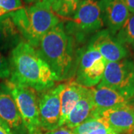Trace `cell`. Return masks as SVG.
<instances>
[{"label":"cell","instance_id":"cell-3","mask_svg":"<svg viewBox=\"0 0 134 134\" xmlns=\"http://www.w3.org/2000/svg\"><path fill=\"white\" fill-rule=\"evenodd\" d=\"M99 2L96 0H82L75 14L69 18L65 31L76 43L84 42L104 27Z\"/></svg>","mask_w":134,"mask_h":134},{"label":"cell","instance_id":"cell-16","mask_svg":"<svg viewBox=\"0 0 134 134\" xmlns=\"http://www.w3.org/2000/svg\"><path fill=\"white\" fill-rule=\"evenodd\" d=\"M23 39L9 14L0 17V51L16 47Z\"/></svg>","mask_w":134,"mask_h":134},{"label":"cell","instance_id":"cell-10","mask_svg":"<svg viewBox=\"0 0 134 134\" xmlns=\"http://www.w3.org/2000/svg\"><path fill=\"white\" fill-rule=\"evenodd\" d=\"M88 44L98 50L107 62H117L128 57L129 52L110 31L100 30L92 35Z\"/></svg>","mask_w":134,"mask_h":134},{"label":"cell","instance_id":"cell-13","mask_svg":"<svg viewBox=\"0 0 134 134\" xmlns=\"http://www.w3.org/2000/svg\"><path fill=\"white\" fill-rule=\"evenodd\" d=\"M95 110L101 111L130 104V100L119 92L105 86L92 88Z\"/></svg>","mask_w":134,"mask_h":134},{"label":"cell","instance_id":"cell-11","mask_svg":"<svg viewBox=\"0 0 134 134\" xmlns=\"http://www.w3.org/2000/svg\"><path fill=\"white\" fill-rule=\"evenodd\" d=\"M98 2L104 25L112 35L115 36L129 17L130 12L121 0H100Z\"/></svg>","mask_w":134,"mask_h":134},{"label":"cell","instance_id":"cell-19","mask_svg":"<svg viewBox=\"0 0 134 134\" xmlns=\"http://www.w3.org/2000/svg\"><path fill=\"white\" fill-rule=\"evenodd\" d=\"M80 2L81 0H61L57 15L63 18H70L75 14Z\"/></svg>","mask_w":134,"mask_h":134},{"label":"cell","instance_id":"cell-8","mask_svg":"<svg viewBox=\"0 0 134 134\" xmlns=\"http://www.w3.org/2000/svg\"><path fill=\"white\" fill-rule=\"evenodd\" d=\"M64 83H60L42 92L39 97L41 129L44 133L59 127L60 119V94Z\"/></svg>","mask_w":134,"mask_h":134},{"label":"cell","instance_id":"cell-20","mask_svg":"<svg viewBox=\"0 0 134 134\" xmlns=\"http://www.w3.org/2000/svg\"><path fill=\"white\" fill-rule=\"evenodd\" d=\"M61 0H35L34 5L50 10L57 14L60 6Z\"/></svg>","mask_w":134,"mask_h":134},{"label":"cell","instance_id":"cell-22","mask_svg":"<svg viewBox=\"0 0 134 134\" xmlns=\"http://www.w3.org/2000/svg\"><path fill=\"white\" fill-rule=\"evenodd\" d=\"M10 76L9 61L0 51V80L8 79Z\"/></svg>","mask_w":134,"mask_h":134},{"label":"cell","instance_id":"cell-30","mask_svg":"<svg viewBox=\"0 0 134 134\" xmlns=\"http://www.w3.org/2000/svg\"><path fill=\"white\" fill-rule=\"evenodd\" d=\"M131 134H134V130H133V131L132 132V133H131Z\"/></svg>","mask_w":134,"mask_h":134},{"label":"cell","instance_id":"cell-28","mask_svg":"<svg viewBox=\"0 0 134 134\" xmlns=\"http://www.w3.org/2000/svg\"><path fill=\"white\" fill-rule=\"evenodd\" d=\"M5 14H7L5 13L3 10L0 8V17H1V16H4V15H5Z\"/></svg>","mask_w":134,"mask_h":134},{"label":"cell","instance_id":"cell-1","mask_svg":"<svg viewBox=\"0 0 134 134\" xmlns=\"http://www.w3.org/2000/svg\"><path fill=\"white\" fill-rule=\"evenodd\" d=\"M10 81L19 86L33 89L37 92L54 86L58 77L37 49L23 40L13 48L9 59Z\"/></svg>","mask_w":134,"mask_h":134},{"label":"cell","instance_id":"cell-17","mask_svg":"<svg viewBox=\"0 0 134 134\" xmlns=\"http://www.w3.org/2000/svg\"><path fill=\"white\" fill-rule=\"evenodd\" d=\"M115 37L125 47L134 48V13H130L125 24L115 34Z\"/></svg>","mask_w":134,"mask_h":134},{"label":"cell","instance_id":"cell-31","mask_svg":"<svg viewBox=\"0 0 134 134\" xmlns=\"http://www.w3.org/2000/svg\"><path fill=\"white\" fill-rule=\"evenodd\" d=\"M115 134H122V133H115Z\"/></svg>","mask_w":134,"mask_h":134},{"label":"cell","instance_id":"cell-4","mask_svg":"<svg viewBox=\"0 0 134 134\" xmlns=\"http://www.w3.org/2000/svg\"><path fill=\"white\" fill-rule=\"evenodd\" d=\"M0 86L8 92L14 98L28 133L44 134L40 121L37 92L19 86L10 80H6Z\"/></svg>","mask_w":134,"mask_h":134},{"label":"cell","instance_id":"cell-26","mask_svg":"<svg viewBox=\"0 0 134 134\" xmlns=\"http://www.w3.org/2000/svg\"><path fill=\"white\" fill-rule=\"evenodd\" d=\"M130 13H134V0H121Z\"/></svg>","mask_w":134,"mask_h":134},{"label":"cell","instance_id":"cell-18","mask_svg":"<svg viewBox=\"0 0 134 134\" xmlns=\"http://www.w3.org/2000/svg\"><path fill=\"white\" fill-rule=\"evenodd\" d=\"M102 127H107V125L98 118L96 116H90L81 124L77 126L76 127L72 129L75 134H87L92 130L100 128Z\"/></svg>","mask_w":134,"mask_h":134},{"label":"cell","instance_id":"cell-29","mask_svg":"<svg viewBox=\"0 0 134 134\" xmlns=\"http://www.w3.org/2000/svg\"><path fill=\"white\" fill-rule=\"evenodd\" d=\"M130 104L131 105H133V106H134V98H133L132 100H130Z\"/></svg>","mask_w":134,"mask_h":134},{"label":"cell","instance_id":"cell-2","mask_svg":"<svg viewBox=\"0 0 134 134\" xmlns=\"http://www.w3.org/2000/svg\"><path fill=\"white\" fill-rule=\"evenodd\" d=\"M75 40L68 35L63 22L54 26L41 39L39 54L47 63L58 81L69 80L76 71Z\"/></svg>","mask_w":134,"mask_h":134},{"label":"cell","instance_id":"cell-12","mask_svg":"<svg viewBox=\"0 0 134 134\" xmlns=\"http://www.w3.org/2000/svg\"><path fill=\"white\" fill-rule=\"evenodd\" d=\"M0 119L8 125L11 130L25 129L14 98L8 92L0 86ZM26 130V129H25Z\"/></svg>","mask_w":134,"mask_h":134},{"label":"cell","instance_id":"cell-5","mask_svg":"<svg viewBox=\"0 0 134 134\" xmlns=\"http://www.w3.org/2000/svg\"><path fill=\"white\" fill-rule=\"evenodd\" d=\"M114 90L128 100L134 98V62L124 59L117 62H107L99 84Z\"/></svg>","mask_w":134,"mask_h":134},{"label":"cell","instance_id":"cell-7","mask_svg":"<svg viewBox=\"0 0 134 134\" xmlns=\"http://www.w3.org/2000/svg\"><path fill=\"white\" fill-rule=\"evenodd\" d=\"M25 8L29 29L25 41L34 48H37L43 36L61 23V20L54 13L34 5Z\"/></svg>","mask_w":134,"mask_h":134},{"label":"cell","instance_id":"cell-24","mask_svg":"<svg viewBox=\"0 0 134 134\" xmlns=\"http://www.w3.org/2000/svg\"><path fill=\"white\" fill-rule=\"evenodd\" d=\"M118 133H115L114 130L108 127H102L100 128H98V129L95 130H92L90 133L87 134H115Z\"/></svg>","mask_w":134,"mask_h":134},{"label":"cell","instance_id":"cell-23","mask_svg":"<svg viewBox=\"0 0 134 134\" xmlns=\"http://www.w3.org/2000/svg\"><path fill=\"white\" fill-rule=\"evenodd\" d=\"M45 134H75L72 131V130L68 128L65 126H62V127H58L57 129L52 130V131H49L47 132Z\"/></svg>","mask_w":134,"mask_h":134},{"label":"cell","instance_id":"cell-21","mask_svg":"<svg viewBox=\"0 0 134 134\" xmlns=\"http://www.w3.org/2000/svg\"><path fill=\"white\" fill-rule=\"evenodd\" d=\"M23 8L21 0H0V8L6 14L16 11Z\"/></svg>","mask_w":134,"mask_h":134},{"label":"cell","instance_id":"cell-27","mask_svg":"<svg viewBox=\"0 0 134 134\" xmlns=\"http://www.w3.org/2000/svg\"><path fill=\"white\" fill-rule=\"evenodd\" d=\"M23 1L27 4H31V3H33L35 2V0H23Z\"/></svg>","mask_w":134,"mask_h":134},{"label":"cell","instance_id":"cell-14","mask_svg":"<svg viewBox=\"0 0 134 134\" xmlns=\"http://www.w3.org/2000/svg\"><path fill=\"white\" fill-rule=\"evenodd\" d=\"M94 110L92 88L85 87L81 98L68 115L64 126L71 130L76 127L88 118L92 116Z\"/></svg>","mask_w":134,"mask_h":134},{"label":"cell","instance_id":"cell-9","mask_svg":"<svg viewBox=\"0 0 134 134\" xmlns=\"http://www.w3.org/2000/svg\"><path fill=\"white\" fill-rule=\"evenodd\" d=\"M92 115L100 119L115 133L131 134L133 131V105L127 104L108 110L94 111Z\"/></svg>","mask_w":134,"mask_h":134},{"label":"cell","instance_id":"cell-25","mask_svg":"<svg viewBox=\"0 0 134 134\" xmlns=\"http://www.w3.org/2000/svg\"><path fill=\"white\" fill-rule=\"evenodd\" d=\"M0 134H14L8 125L0 119Z\"/></svg>","mask_w":134,"mask_h":134},{"label":"cell","instance_id":"cell-15","mask_svg":"<svg viewBox=\"0 0 134 134\" xmlns=\"http://www.w3.org/2000/svg\"><path fill=\"white\" fill-rule=\"evenodd\" d=\"M85 86L80 85L75 81L64 83L60 94V119L59 127L64 126L68 115L81 98Z\"/></svg>","mask_w":134,"mask_h":134},{"label":"cell","instance_id":"cell-6","mask_svg":"<svg viewBox=\"0 0 134 134\" xmlns=\"http://www.w3.org/2000/svg\"><path fill=\"white\" fill-rule=\"evenodd\" d=\"M107 61L94 47L87 44L79 51L75 81L87 88L98 86L102 79Z\"/></svg>","mask_w":134,"mask_h":134}]
</instances>
